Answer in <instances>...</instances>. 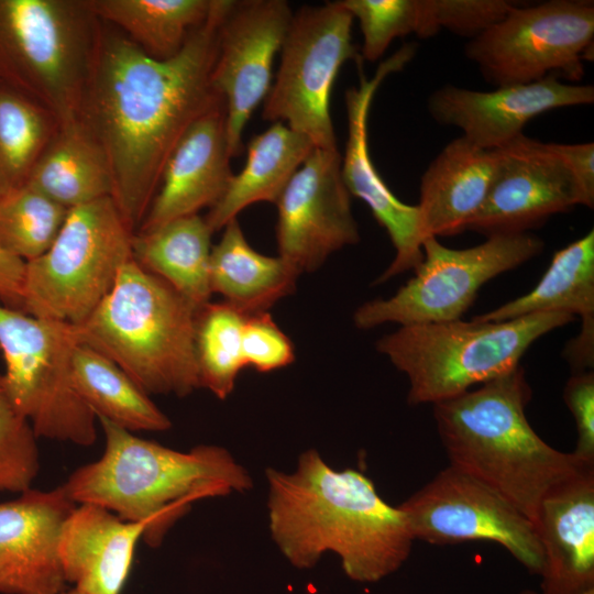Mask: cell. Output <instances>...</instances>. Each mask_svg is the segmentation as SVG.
Returning <instances> with one entry per match:
<instances>
[{
	"instance_id": "f546056e",
	"label": "cell",
	"mask_w": 594,
	"mask_h": 594,
	"mask_svg": "<svg viewBox=\"0 0 594 594\" xmlns=\"http://www.w3.org/2000/svg\"><path fill=\"white\" fill-rule=\"evenodd\" d=\"M75 387L96 415L131 432L165 431L170 419L116 363L78 343L72 358Z\"/></svg>"
},
{
	"instance_id": "836d02e7",
	"label": "cell",
	"mask_w": 594,
	"mask_h": 594,
	"mask_svg": "<svg viewBox=\"0 0 594 594\" xmlns=\"http://www.w3.org/2000/svg\"><path fill=\"white\" fill-rule=\"evenodd\" d=\"M37 439L0 374V492L20 494L32 488L40 470Z\"/></svg>"
},
{
	"instance_id": "ba28073f",
	"label": "cell",
	"mask_w": 594,
	"mask_h": 594,
	"mask_svg": "<svg viewBox=\"0 0 594 594\" xmlns=\"http://www.w3.org/2000/svg\"><path fill=\"white\" fill-rule=\"evenodd\" d=\"M133 233L111 197L69 209L50 249L25 264L23 311L80 324L132 260Z\"/></svg>"
},
{
	"instance_id": "d4e9b609",
	"label": "cell",
	"mask_w": 594,
	"mask_h": 594,
	"mask_svg": "<svg viewBox=\"0 0 594 594\" xmlns=\"http://www.w3.org/2000/svg\"><path fill=\"white\" fill-rule=\"evenodd\" d=\"M314 148L307 136L283 122H273L267 130L254 135L248 143L243 169L233 175L224 195L205 217L210 230L223 229L253 204H275Z\"/></svg>"
},
{
	"instance_id": "ab89813d",
	"label": "cell",
	"mask_w": 594,
	"mask_h": 594,
	"mask_svg": "<svg viewBox=\"0 0 594 594\" xmlns=\"http://www.w3.org/2000/svg\"><path fill=\"white\" fill-rule=\"evenodd\" d=\"M518 594H541V593H537V592H535L532 590L526 588V590L520 591ZM579 594H594V588L587 590V591L579 593Z\"/></svg>"
},
{
	"instance_id": "60d3db41",
	"label": "cell",
	"mask_w": 594,
	"mask_h": 594,
	"mask_svg": "<svg viewBox=\"0 0 594 594\" xmlns=\"http://www.w3.org/2000/svg\"><path fill=\"white\" fill-rule=\"evenodd\" d=\"M62 594H86V593H82L76 590L75 587H73V588H66Z\"/></svg>"
},
{
	"instance_id": "2e32d148",
	"label": "cell",
	"mask_w": 594,
	"mask_h": 594,
	"mask_svg": "<svg viewBox=\"0 0 594 594\" xmlns=\"http://www.w3.org/2000/svg\"><path fill=\"white\" fill-rule=\"evenodd\" d=\"M415 53V44L403 45L378 65L371 78L365 76L359 55L355 59L359 86L345 92L348 139L341 162L342 177L351 196L363 200L371 209L395 249L394 260L376 284L409 270L415 272L424 260L418 207L400 201L388 188L371 158L367 138L369 113L377 88L388 75L400 72Z\"/></svg>"
},
{
	"instance_id": "8992f818",
	"label": "cell",
	"mask_w": 594,
	"mask_h": 594,
	"mask_svg": "<svg viewBox=\"0 0 594 594\" xmlns=\"http://www.w3.org/2000/svg\"><path fill=\"white\" fill-rule=\"evenodd\" d=\"M565 312H539L506 321L400 326L376 350L405 373L410 405L437 404L506 374L540 337L574 321Z\"/></svg>"
},
{
	"instance_id": "f1b7e54d",
	"label": "cell",
	"mask_w": 594,
	"mask_h": 594,
	"mask_svg": "<svg viewBox=\"0 0 594 594\" xmlns=\"http://www.w3.org/2000/svg\"><path fill=\"white\" fill-rule=\"evenodd\" d=\"M212 0H85L94 15L124 34L145 54L168 59L202 24Z\"/></svg>"
},
{
	"instance_id": "cb8c5ba5",
	"label": "cell",
	"mask_w": 594,
	"mask_h": 594,
	"mask_svg": "<svg viewBox=\"0 0 594 594\" xmlns=\"http://www.w3.org/2000/svg\"><path fill=\"white\" fill-rule=\"evenodd\" d=\"M539 312L580 316V332L566 343L570 354L588 361L594 356V231L554 253L539 283L528 294L485 314L476 321H506Z\"/></svg>"
},
{
	"instance_id": "5b68a950",
	"label": "cell",
	"mask_w": 594,
	"mask_h": 594,
	"mask_svg": "<svg viewBox=\"0 0 594 594\" xmlns=\"http://www.w3.org/2000/svg\"><path fill=\"white\" fill-rule=\"evenodd\" d=\"M198 310L133 258L92 314L78 342L116 363L147 395L185 397L200 388L195 356Z\"/></svg>"
},
{
	"instance_id": "7402d4cb",
	"label": "cell",
	"mask_w": 594,
	"mask_h": 594,
	"mask_svg": "<svg viewBox=\"0 0 594 594\" xmlns=\"http://www.w3.org/2000/svg\"><path fill=\"white\" fill-rule=\"evenodd\" d=\"M144 526L96 504H76L58 540L64 578L86 594H120Z\"/></svg>"
},
{
	"instance_id": "83f0119b",
	"label": "cell",
	"mask_w": 594,
	"mask_h": 594,
	"mask_svg": "<svg viewBox=\"0 0 594 594\" xmlns=\"http://www.w3.org/2000/svg\"><path fill=\"white\" fill-rule=\"evenodd\" d=\"M212 231L205 217L174 219L146 232H134L132 258L158 276L197 310L210 302V255Z\"/></svg>"
},
{
	"instance_id": "f35d334b",
	"label": "cell",
	"mask_w": 594,
	"mask_h": 594,
	"mask_svg": "<svg viewBox=\"0 0 594 594\" xmlns=\"http://www.w3.org/2000/svg\"><path fill=\"white\" fill-rule=\"evenodd\" d=\"M25 264L0 246V301L21 311Z\"/></svg>"
},
{
	"instance_id": "30bf717a",
	"label": "cell",
	"mask_w": 594,
	"mask_h": 594,
	"mask_svg": "<svg viewBox=\"0 0 594 594\" xmlns=\"http://www.w3.org/2000/svg\"><path fill=\"white\" fill-rule=\"evenodd\" d=\"M594 3L552 0L514 6L465 45V56L497 87L548 77L578 84L593 57Z\"/></svg>"
},
{
	"instance_id": "603a6c76",
	"label": "cell",
	"mask_w": 594,
	"mask_h": 594,
	"mask_svg": "<svg viewBox=\"0 0 594 594\" xmlns=\"http://www.w3.org/2000/svg\"><path fill=\"white\" fill-rule=\"evenodd\" d=\"M495 162V151L482 150L463 136L441 150L420 180L417 207L424 240L466 230L487 195Z\"/></svg>"
},
{
	"instance_id": "e0dca14e",
	"label": "cell",
	"mask_w": 594,
	"mask_h": 594,
	"mask_svg": "<svg viewBox=\"0 0 594 594\" xmlns=\"http://www.w3.org/2000/svg\"><path fill=\"white\" fill-rule=\"evenodd\" d=\"M495 156L487 195L466 230L487 237L528 232L580 205L573 177L550 143L522 133L495 150Z\"/></svg>"
},
{
	"instance_id": "44dd1931",
	"label": "cell",
	"mask_w": 594,
	"mask_h": 594,
	"mask_svg": "<svg viewBox=\"0 0 594 594\" xmlns=\"http://www.w3.org/2000/svg\"><path fill=\"white\" fill-rule=\"evenodd\" d=\"M534 526L543 556L541 594L594 588V465L551 488Z\"/></svg>"
},
{
	"instance_id": "9a60e30c",
	"label": "cell",
	"mask_w": 594,
	"mask_h": 594,
	"mask_svg": "<svg viewBox=\"0 0 594 594\" xmlns=\"http://www.w3.org/2000/svg\"><path fill=\"white\" fill-rule=\"evenodd\" d=\"M338 148L315 147L275 205L278 256L299 275L360 241Z\"/></svg>"
},
{
	"instance_id": "4dcf8cb0",
	"label": "cell",
	"mask_w": 594,
	"mask_h": 594,
	"mask_svg": "<svg viewBox=\"0 0 594 594\" xmlns=\"http://www.w3.org/2000/svg\"><path fill=\"white\" fill-rule=\"evenodd\" d=\"M57 129L46 108L0 81V201L26 185Z\"/></svg>"
},
{
	"instance_id": "52a82bcc",
	"label": "cell",
	"mask_w": 594,
	"mask_h": 594,
	"mask_svg": "<svg viewBox=\"0 0 594 594\" xmlns=\"http://www.w3.org/2000/svg\"><path fill=\"white\" fill-rule=\"evenodd\" d=\"M99 23L85 0H0V81L80 120Z\"/></svg>"
},
{
	"instance_id": "ac0fdd59",
	"label": "cell",
	"mask_w": 594,
	"mask_h": 594,
	"mask_svg": "<svg viewBox=\"0 0 594 594\" xmlns=\"http://www.w3.org/2000/svg\"><path fill=\"white\" fill-rule=\"evenodd\" d=\"M594 101L592 85L570 84L556 77L479 91L446 85L428 99V111L440 124L455 127L473 145L495 151L517 136L535 117L559 108Z\"/></svg>"
},
{
	"instance_id": "7a4b0ae2",
	"label": "cell",
	"mask_w": 594,
	"mask_h": 594,
	"mask_svg": "<svg viewBox=\"0 0 594 594\" xmlns=\"http://www.w3.org/2000/svg\"><path fill=\"white\" fill-rule=\"evenodd\" d=\"M266 480L271 537L295 568H312L331 551L349 579L375 583L410 556L415 540L404 513L362 472L333 470L309 449L293 472L268 468Z\"/></svg>"
},
{
	"instance_id": "1f68e13d",
	"label": "cell",
	"mask_w": 594,
	"mask_h": 594,
	"mask_svg": "<svg viewBox=\"0 0 594 594\" xmlns=\"http://www.w3.org/2000/svg\"><path fill=\"white\" fill-rule=\"evenodd\" d=\"M245 316L227 304L208 302L197 312L195 356L200 387L226 399L233 391L241 370L242 331Z\"/></svg>"
},
{
	"instance_id": "d6a6232c",
	"label": "cell",
	"mask_w": 594,
	"mask_h": 594,
	"mask_svg": "<svg viewBox=\"0 0 594 594\" xmlns=\"http://www.w3.org/2000/svg\"><path fill=\"white\" fill-rule=\"evenodd\" d=\"M67 213L25 185L0 201V246L25 263L37 258L55 241Z\"/></svg>"
},
{
	"instance_id": "484cf974",
	"label": "cell",
	"mask_w": 594,
	"mask_h": 594,
	"mask_svg": "<svg viewBox=\"0 0 594 594\" xmlns=\"http://www.w3.org/2000/svg\"><path fill=\"white\" fill-rule=\"evenodd\" d=\"M210 255L212 294L244 316L267 311L296 289L299 274L280 256L257 252L238 219L229 221Z\"/></svg>"
},
{
	"instance_id": "6da1fadb",
	"label": "cell",
	"mask_w": 594,
	"mask_h": 594,
	"mask_svg": "<svg viewBox=\"0 0 594 594\" xmlns=\"http://www.w3.org/2000/svg\"><path fill=\"white\" fill-rule=\"evenodd\" d=\"M232 0H212L206 21L178 54L155 59L99 21L80 120L103 148L112 199L135 232L168 157L188 128L223 102L211 84L218 31Z\"/></svg>"
},
{
	"instance_id": "8fae6325",
	"label": "cell",
	"mask_w": 594,
	"mask_h": 594,
	"mask_svg": "<svg viewBox=\"0 0 594 594\" xmlns=\"http://www.w3.org/2000/svg\"><path fill=\"white\" fill-rule=\"evenodd\" d=\"M543 245L528 232L490 235L468 249L447 248L429 237L422 242L424 260L414 277L393 296L359 306L353 322L359 329H371L459 320L486 282L531 260Z\"/></svg>"
},
{
	"instance_id": "e575fe53",
	"label": "cell",
	"mask_w": 594,
	"mask_h": 594,
	"mask_svg": "<svg viewBox=\"0 0 594 594\" xmlns=\"http://www.w3.org/2000/svg\"><path fill=\"white\" fill-rule=\"evenodd\" d=\"M358 19L363 35L362 59L381 58L396 37L416 34L418 0H340Z\"/></svg>"
},
{
	"instance_id": "d590c367",
	"label": "cell",
	"mask_w": 594,
	"mask_h": 594,
	"mask_svg": "<svg viewBox=\"0 0 594 594\" xmlns=\"http://www.w3.org/2000/svg\"><path fill=\"white\" fill-rule=\"evenodd\" d=\"M245 367L266 373L294 362L290 339L280 330L268 311L245 316L242 331Z\"/></svg>"
},
{
	"instance_id": "74e56055",
	"label": "cell",
	"mask_w": 594,
	"mask_h": 594,
	"mask_svg": "<svg viewBox=\"0 0 594 594\" xmlns=\"http://www.w3.org/2000/svg\"><path fill=\"white\" fill-rule=\"evenodd\" d=\"M564 161L579 193L580 205L594 207V143H550Z\"/></svg>"
},
{
	"instance_id": "9c48e42d",
	"label": "cell",
	"mask_w": 594,
	"mask_h": 594,
	"mask_svg": "<svg viewBox=\"0 0 594 594\" xmlns=\"http://www.w3.org/2000/svg\"><path fill=\"white\" fill-rule=\"evenodd\" d=\"M75 326L31 316L0 301V350L7 392L37 438L88 447L97 417L79 396L72 358Z\"/></svg>"
},
{
	"instance_id": "d6986e66",
	"label": "cell",
	"mask_w": 594,
	"mask_h": 594,
	"mask_svg": "<svg viewBox=\"0 0 594 594\" xmlns=\"http://www.w3.org/2000/svg\"><path fill=\"white\" fill-rule=\"evenodd\" d=\"M76 506L64 487L30 488L0 503V594H62L58 540Z\"/></svg>"
},
{
	"instance_id": "3957f363",
	"label": "cell",
	"mask_w": 594,
	"mask_h": 594,
	"mask_svg": "<svg viewBox=\"0 0 594 594\" xmlns=\"http://www.w3.org/2000/svg\"><path fill=\"white\" fill-rule=\"evenodd\" d=\"M98 421L103 453L76 469L62 486L76 504H96L142 524L150 547H158L194 503L252 487L249 472L222 447L178 451Z\"/></svg>"
},
{
	"instance_id": "4fadbf2b",
	"label": "cell",
	"mask_w": 594,
	"mask_h": 594,
	"mask_svg": "<svg viewBox=\"0 0 594 594\" xmlns=\"http://www.w3.org/2000/svg\"><path fill=\"white\" fill-rule=\"evenodd\" d=\"M398 507L414 540L433 546L492 541L529 573H541L542 549L532 521L494 488L453 465Z\"/></svg>"
},
{
	"instance_id": "ffe728a7",
	"label": "cell",
	"mask_w": 594,
	"mask_h": 594,
	"mask_svg": "<svg viewBox=\"0 0 594 594\" xmlns=\"http://www.w3.org/2000/svg\"><path fill=\"white\" fill-rule=\"evenodd\" d=\"M230 158L223 101L184 133L166 162L158 189L135 232L151 231L215 206L234 175Z\"/></svg>"
},
{
	"instance_id": "7c38bea8",
	"label": "cell",
	"mask_w": 594,
	"mask_h": 594,
	"mask_svg": "<svg viewBox=\"0 0 594 594\" xmlns=\"http://www.w3.org/2000/svg\"><path fill=\"white\" fill-rule=\"evenodd\" d=\"M353 20L338 1L304 6L293 13L279 68L264 100L265 121L286 122L315 147L338 148L329 102L339 69L359 56L352 43Z\"/></svg>"
},
{
	"instance_id": "5bb4252c",
	"label": "cell",
	"mask_w": 594,
	"mask_h": 594,
	"mask_svg": "<svg viewBox=\"0 0 594 594\" xmlns=\"http://www.w3.org/2000/svg\"><path fill=\"white\" fill-rule=\"evenodd\" d=\"M292 18L285 0H232L220 23L211 84L224 100L230 157L243 152V131L270 91Z\"/></svg>"
},
{
	"instance_id": "4316f807",
	"label": "cell",
	"mask_w": 594,
	"mask_h": 594,
	"mask_svg": "<svg viewBox=\"0 0 594 594\" xmlns=\"http://www.w3.org/2000/svg\"><path fill=\"white\" fill-rule=\"evenodd\" d=\"M26 186L68 210L112 197L113 190L106 153L81 120L58 125Z\"/></svg>"
},
{
	"instance_id": "8d00e7d4",
	"label": "cell",
	"mask_w": 594,
	"mask_h": 594,
	"mask_svg": "<svg viewBox=\"0 0 594 594\" xmlns=\"http://www.w3.org/2000/svg\"><path fill=\"white\" fill-rule=\"evenodd\" d=\"M563 399L576 427V446L572 452L585 464L594 465V374L573 373L563 389Z\"/></svg>"
},
{
	"instance_id": "277c9868",
	"label": "cell",
	"mask_w": 594,
	"mask_h": 594,
	"mask_svg": "<svg viewBox=\"0 0 594 594\" xmlns=\"http://www.w3.org/2000/svg\"><path fill=\"white\" fill-rule=\"evenodd\" d=\"M531 396L519 365L433 404V418L449 464L494 488L534 524L546 494L591 464L537 435L525 414Z\"/></svg>"
}]
</instances>
